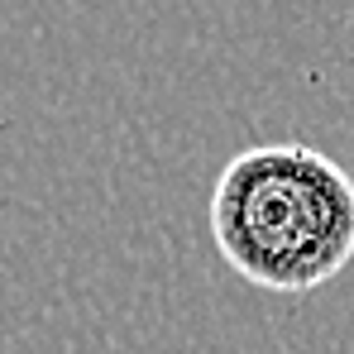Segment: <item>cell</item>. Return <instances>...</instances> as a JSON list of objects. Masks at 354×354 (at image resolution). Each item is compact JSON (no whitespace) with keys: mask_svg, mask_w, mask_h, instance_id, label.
<instances>
[{"mask_svg":"<svg viewBox=\"0 0 354 354\" xmlns=\"http://www.w3.org/2000/svg\"><path fill=\"white\" fill-rule=\"evenodd\" d=\"M211 239L259 292H316L354 259V177L311 144H254L211 187Z\"/></svg>","mask_w":354,"mask_h":354,"instance_id":"cell-1","label":"cell"}]
</instances>
